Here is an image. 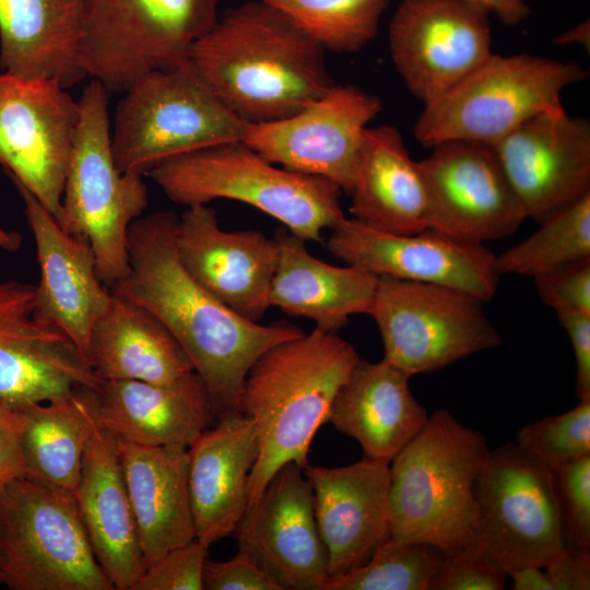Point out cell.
Here are the masks:
<instances>
[{
    "instance_id": "obj_1",
    "label": "cell",
    "mask_w": 590,
    "mask_h": 590,
    "mask_svg": "<svg viewBox=\"0 0 590 590\" xmlns=\"http://www.w3.org/2000/svg\"><path fill=\"white\" fill-rule=\"evenodd\" d=\"M177 219L172 211H158L131 224L129 271L109 290L149 310L170 331L203 381L217 417L238 413L256 361L304 332L288 323L247 320L199 285L176 253Z\"/></svg>"
},
{
    "instance_id": "obj_2",
    "label": "cell",
    "mask_w": 590,
    "mask_h": 590,
    "mask_svg": "<svg viewBox=\"0 0 590 590\" xmlns=\"http://www.w3.org/2000/svg\"><path fill=\"white\" fill-rule=\"evenodd\" d=\"M324 49L257 0L229 9L191 47L188 62L248 123L290 117L334 83Z\"/></svg>"
},
{
    "instance_id": "obj_3",
    "label": "cell",
    "mask_w": 590,
    "mask_h": 590,
    "mask_svg": "<svg viewBox=\"0 0 590 590\" xmlns=\"http://www.w3.org/2000/svg\"><path fill=\"white\" fill-rule=\"evenodd\" d=\"M359 359L337 333L315 328L269 349L251 366L240 399V412L252 421L258 439L248 507L281 467L308 464L316 432Z\"/></svg>"
},
{
    "instance_id": "obj_4",
    "label": "cell",
    "mask_w": 590,
    "mask_h": 590,
    "mask_svg": "<svg viewBox=\"0 0 590 590\" xmlns=\"http://www.w3.org/2000/svg\"><path fill=\"white\" fill-rule=\"evenodd\" d=\"M489 447L449 411H434L389 463L391 535L441 552L468 542L477 521L476 479Z\"/></svg>"
},
{
    "instance_id": "obj_5",
    "label": "cell",
    "mask_w": 590,
    "mask_h": 590,
    "mask_svg": "<svg viewBox=\"0 0 590 590\" xmlns=\"http://www.w3.org/2000/svg\"><path fill=\"white\" fill-rule=\"evenodd\" d=\"M150 176L174 203L192 206L228 199L278 220L306 241L345 217L342 190L322 177L278 167L243 142L193 151L153 168Z\"/></svg>"
},
{
    "instance_id": "obj_6",
    "label": "cell",
    "mask_w": 590,
    "mask_h": 590,
    "mask_svg": "<svg viewBox=\"0 0 590 590\" xmlns=\"http://www.w3.org/2000/svg\"><path fill=\"white\" fill-rule=\"evenodd\" d=\"M109 91L97 80L84 87L61 198L59 225L86 238L97 274L110 288L129 271V229L143 215V176L116 166L108 116Z\"/></svg>"
},
{
    "instance_id": "obj_7",
    "label": "cell",
    "mask_w": 590,
    "mask_h": 590,
    "mask_svg": "<svg viewBox=\"0 0 590 590\" xmlns=\"http://www.w3.org/2000/svg\"><path fill=\"white\" fill-rule=\"evenodd\" d=\"M587 76L575 61L492 52L450 91L424 105L415 138L430 148L449 141L493 145L526 120L564 109L563 91Z\"/></svg>"
},
{
    "instance_id": "obj_8",
    "label": "cell",
    "mask_w": 590,
    "mask_h": 590,
    "mask_svg": "<svg viewBox=\"0 0 590 590\" xmlns=\"http://www.w3.org/2000/svg\"><path fill=\"white\" fill-rule=\"evenodd\" d=\"M247 126L188 62L149 72L125 91L116 108L111 149L121 173L144 176L180 155L241 142Z\"/></svg>"
},
{
    "instance_id": "obj_9",
    "label": "cell",
    "mask_w": 590,
    "mask_h": 590,
    "mask_svg": "<svg viewBox=\"0 0 590 590\" xmlns=\"http://www.w3.org/2000/svg\"><path fill=\"white\" fill-rule=\"evenodd\" d=\"M0 586L116 590L96 559L72 493L26 475L0 491Z\"/></svg>"
},
{
    "instance_id": "obj_10",
    "label": "cell",
    "mask_w": 590,
    "mask_h": 590,
    "mask_svg": "<svg viewBox=\"0 0 590 590\" xmlns=\"http://www.w3.org/2000/svg\"><path fill=\"white\" fill-rule=\"evenodd\" d=\"M80 63L109 92L188 63L217 20L219 0H82Z\"/></svg>"
},
{
    "instance_id": "obj_11",
    "label": "cell",
    "mask_w": 590,
    "mask_h": 590,
    "mask_svg": "<svg viewBox=\"0 0 590 590\" xmlns=\"http://www.w3.org/2000/svg\"><path fill=\"white\" fill-rule=\"evenodd\" d=\"M484 303L455 287L380 276L368 315L384 359L412 377L500 345Z\"/></svg>"
},
{
    "instance_id": "obj_12",
    "label": "cell",
    "mask_w": 590,
    "mask_h": 590,
    "mask_svg": "<svg viewBox=\"0 0 590 590\" xmlns=\"http://www.w3.org/2000/svg\"><path fill=\"white\" fill-rule=\"evenodd\" d=\"M472 540L507 571L544 566L565 546L551 468L516 442L491 450L476 479Z\"/></svg>"
},
{
    "instance_id": "obj_13",
    "label": "cell",
    "mask_w": 590,
    "mask_h": 590,
    "mask_svg": "<svg viewBox=\"0 0 590 590\" xmlns=\"http://www.w3.org/2000/svg\"><path fill=\"white\" fill-rule=\"evenodd\" d=\"M491 11L472 0H402L389 24L392 62L424 105L492 54Z\"/></svg>"
},
{
    "instance_id": "obj_14",
    "label": "cell",
    "mask_w": 590,
    "mask_h": 590,
    "mask_svg": "<svg viewBox=\"0 0 590 590\" xmlns=\"http://www.w3.org/2000/svg\"><path fill=\"white\" fill-rule=\"evenodd\" d=\"M79 119V102L57 81L0 72V167L57 222Z\"/></svg>"
},
{
    "instance_id": "obj_15",
    "label": "cell",
    "mask_w": 590,
    "mask_h": 590,
    "mask_svg": "<svg viewBox=\"0 0 590 590\" xmlns=\"http://www.w3.org/2000/svg\"><path fill=\"white\" fill-rule=\"evenodd\" d=\"M381 101L352 84H333L294 115L248 123L241 142L284 168L322 177L350 194L365 130Z\"/></svg>"
},
{
    "instance_id": "obj_16",
    "label": "cell",
    "mask_w": 590,
    "mask_h": 590,
    "mask_svg": "<svg viewBox=\"0 0 590 590\" xmlns=\"http://www.w3.org/2000/svg\"><path fill=\"white\" fill-rule=\"evenodd\" d=\"M418 165L429 229L484 244L511 235L527 219L489 144L439 143Z\"/></svg>"
},
{
    "instance_id": "obj_17",
    "label": "cell",
    "mask_w": 590,
    "mask_h": 590,
    "mask_svg": "<svg viewBox=\"0 0 590 590\" xmlns=\"http://www.w3.org/2000/svg\"><path fill=\"white\" fill-rule=\"evenodd\" d=\"M330 231L326 246L331 255L378 278L446 285L485 303L496 293L495 255L484 244L458 240L429 228L390 233L353 217L342 219Z\"/></svg>"
},
{
    "instance_id": "obj_18",
    "label": "cell",
    "mask_w": 590,
    "mask_h": 590,
    "mask_svg": "<svg viewBox=\"0 0 590 590\" xmlns=\"http://www.w3.org/2000/svg\"><path fill=\"white\" fill-rule=\"evenodd\" d=\"M492 146L527 219L540 223L590 192V121L565 108L526 120Z\"/></svg>"
},
{
    "instance_id": "obj_19",
    "label": "cell",
    "mask_w": 590,
    "mask_h": 590,
    "mask_svg": "<svg viewBox=\"0 0 590 590\" xmlns=\"http://www.w3.org/2000/svg\"><path fill=\"white\" fill-rule=\"evenodd\" d=\"M99 381L75 344L35 315V284L0 282V400L22 408Z\"/></svg>"
},
{
    "instance_id": "obj_20",
    "label": "cell",
    "mask_w": 590,
    "mask_h": 590,
    "mask_svg": "<svg viewBox=\"0 0 590 590\" xmlns=\"http://www.w3.org/2000/svg\"><path fill=\"white\" fill-rule=\"evenodd\" d=\"M177 257L189 275L240 317L259 322L271 307L269 293L278 246L260 231H224L214 208L187 206L175 228Z\"/></svg>"
},
{
    "instance_id": "obj_21",
    "label": "cell",
    "mask_w": 590,
    "mask_h": 590,
    "mask_svg": "<svg viewBox=\"0 0 590 590\" xmlns=\"http://www.w3.org/2000/svg\"><path fill=\"white\" fill-rule=\"evenodd\" d=\"M284 589L322 590L328 555L315 516L314 492L295 462L281 467L235 532Z\"/></svg>"
},
{
    "instance_id": "obj_22",
    "label": "cell",
    "mask_w": 590,
    "mask_h": 590,
    "mask_svg": "<svg viewBox=\"0 0 590 590\" xmlns=\"http://www.w3.org/2000/svg\"><path fill=\"white\" fill-rule=\"evenodd\" d=\"M12 182L24 202L36 246L35 315L62 331L86 359L92 330L113 294L98 278L88 240L64 231L27 189Z\"/></svg>"
},
{
    "instance_id": "obj_23",
    "label": "cell",
    "mask_w": 590,
    "mask_h": 590,
    "mask_svg": "<svg viewBox=\"0 0 590 590\" xmlns=\"http://www.w3.org/2000/svg\"><path fill=\"white\" fill-rule=\"evenodd\" d=\"M317 526L337 577L365 564L391 535L389 463L364 458L340 468L307 464Z\"/></svg>"
},
{
    "instance_id": "obj_24",
    "label": "cell",
    "mask_w": 590,
    "mask_h": 590,
    "mask_svg": "<svg viewBox=\"0 0 590 590\" xmlns=\"http://www.w3.org/2000/svg\"><path fill=\"white\" fill-rule=\"evenodd\" d=\"M76 391L97 426L138 445L188 448L217 420L198 374L170 386L99 379Z\"/></svg>"
},
{
    "instance_id": "obj_25",
    "label": "cell",
    "mask_w": 590,
    "mask_h": 590,
    "mask_svg": "<svg viewBox=\"0 0 590 590\" xmlns=\"http://www.w3.org/2000/svg\"><path fill=\"white\" fill-rule=\"evenodd\" d=\"M75 505L97 562L116 590H132L145 566L116 436L92 418Z\"/></svg>"
},
{
    "instance_id": "obj_26",
    "label": "cell",
    "mask_w": 590,
    "mask_h": 590,
    "mask_svg": "<svg viewBox=\"0 0 590 590\" xmlns=\"http://www.w3.org/2000/svg\"><path fill=\"white\" fill-rule=\"evenodd\" d=\"M189 492L196 539L211 544L234 534L248 508V481L258 457L252 421L219 416L188 447Z\"/></svg>"
},
{
    "instance_id": "obj_27",
    "label": "cell",
    "mask_w": 590,
    "mask_h": 590,
    "mask_svg": "<svg viewBox=\"0 0 590 590\" xmlns=\"http://www.w3.org/2000/svg\"><path fill=\"white\" fill-rule=\"evenodd\" d=\"M116 444L146 568L196 539L188 448Z\"/></svg>"
},
{
    "instance_id": "obj_28",
    "label": "cell",
    "mask_w": 590,
    "mask_h": 590,
    "mask_svg": "<svg viewBox=\"0 0 590 590\" xmlns=\"http://www.w3.org/2000/svg\"><path fill=\"white\" fill-rule=\"evenodd\" d=\"M410 378L384 358L359 359L338 391L326 423L356 439L364 458L390 463L429 416L413 396Z\"/></svg>"
},
{
    "instance_id": "obj_29",
    "label": "cell",
    "mask_w": 590,
    "mask_h": 590,
    "mask_svg": "<svg viewBox=\"0 0 590 590\" xmlns=\"http://www.w3.org/2000/svg\"><path fill=\"white\" fill-rule=\"evenodd\" d=\"M278 262L269 303L292 317L315 321L317 329L337 333L349 318L369 314L378 276L357 267L329 264L306 248V240L281 226L275 231Z\"/></svg>"
},
{
    "instance_id": "obj_30",
    "label": "cell",
    "mask_w": 590,
    "mask_h": 590,
    "mask_svg": "<svg viewBox=\"0 0 590 590\" xmlns=\"http://www.w3.org/2000/svg\"><path fill=\"white\" fill-rule=\"evenodd\" d=\"M82 12V0H0V69L64 88L83 80Z\"/></svg>"
},
{
    "instance_id": "obj_31",
    "label": "cell",
    "mask_w": 590,
    "mask_h": 590,
    "mask_svg": "<svg viewBox=\"0 0 590 590\" xmlns=\"http://www.w3.org/2000/svg\"><path fill=\"white\" fill-rule=\"evenodd\" d=\"M86 361L102 380L170 386L197 374L182 346L153 314L115 295L92 330Z\"/></svg>"
},
{
    "instance_id": "obj_32",
    "label": "cell",
    "mask_w": 590,
    "mask_h": 590,
    "mask_svg": "<svg viewBox=\"0 0 590 590\" xmlns=\"http://www.w3.org/2000/svg\"><path fill=\"white\" fill-rule=\"evenodd\" d=\"M349 196L353 219L368 226L397 234L427 228L422 172L393 126L365 130Z\"/></svg>"
},
{
    "instance_id": "obj_33",
    "label": "cell",
    "mask_w": 590,
    "mask_h": 590,
    "mask_svg": "<svg viewBox=\"0 0 590 590\" xmlns=\"http://www.w3.org/2000/svg\"><path fill=\"white\" fill-rule=\"evenodd\" d=\"M26 476L74 493L92 428V416L75 390L67 397L20 408Z\"/></svg>"
},
{
    "instance_id": "obj_34",
    "label": "cell",
    "mask_w": 590,
    "mask_h": 590,
    "mask_svg": "<svg viewBox=\"0 0 590 590\" xmlns=\"http://www.w3.org/2000/svg\"><path fill=\"white\" fill-rule=\"evenodd\" d=\"M529 237L495 256V271L536 278L590 257V192L553 213Z\"/></svg>"
},
{
    "instance_id": "obj_35",
    "label": "cell",
    "mask_w": 590,
    "mask_h": 590,
    "mask_svg": "<svg viewBox=\"0 0 590 590\" xmlns=\"http://www.w3.org/2000/svg\"><path fill=\"white\" fill-rule=\"evenodd\" d=\"M333 52H354L375 39L390 0H260Z\"/></svg>"
},
{
    "instance_id": "obj_36",
    "label": "cell",
    "mask_w": 590,
    "mask_h": 590,
    "mask_svg": "<svg viewBox=\"0 0 590 590\" xmlns=\"http://www.w3.org/2000/svg\"><path fill=\"white\" fill-rule=\"evenodd\" d=\"M440 559L436 546L390 535L365 564L328 577L322 590H428Z\"/></svg>"
},
{
    "instance_id": "obj_37",
    "label": "cell",
    "mask_w": 590,
    "mask_h": 590,
    "mask_svg": "<svg viewBox=\"0 0 590 590\" xmlns=\"http://www.w3.org/2000/svg\"><path fill=\"white\" fill-rule=\"evenodd\" d=\"M556 416L529 423L516 444L548 468L590 455V399Z\"/></svg>"
},
{
    "instance_id": "obj_38",
    "label": "cell",
    "mask_w": 590,
    "mask_h": 590,
    "mask_svg": "<svg viewBox=\"0 0 590 590\" xmlns=\"http://www.w3.org/2000/svg\"><path fill=\"white\" fill-rule=\"evenodd\" d=\"M507 579L504 567L470 539L441 552L428 590H503Z\"/></svg>"
},
{
    "instance_id": "obj_39",
    "label": "cell",
    "mask_w": 590,
    "mask_h": 590,
    "mask_svg": "<svg viewBox=\"0 0 590 590\" xmlns=\"http://www.w3.org/2000/svg\"><path fill=\"white\" fill-rule=\"evenodd\" d=\"M567 547L590 551V455L551 469Z\"/></svg>"
},
{
    "instance_id": "obj_40",
    "label": "cell",
    "mask_w": 590,
    "mask_h": 590,
    "mask_svg": "<svg viewBox=\"0 0 590 590\" xmlns=\"http://www.w3.org/2000/svg\"><path fill=\"white\" fill-rule=\"evenodd\" d=\"M209 546L194 539L148 566L132 590H202Z\"/></svg>"
},
{
    "instance_id": "obj_41",
    "label": "cell",
    "mask_w": 590,
    "mask_h": 590,
    "mask_svg": "<svg viewBox=\"0 0 590 590\" xmlns=\"http://www.w3.org/2000/svg\"><path fill=\"white\" fill-rule=\"evenodd\" d=\"M541 300L556 311L590 314V257L533 278Z\"/></svg>"
},
{
    "instance_id": "obj_42",
    "label": "cell",
    "mask_w": 590,
    "mask_h": 590,
    "mask_svg": "<svg viewBox=\"0 0 590 590\" xmlns=\"http://www.w3.org/2000/svg\"><path fill=\"white\" fill-rule=\"evenodd\" d=\"M203 589L284 590V587L250 550L238 546V552L229 559L222 562L206 559L203 570Z\"/></svg>"
},
{
    "instance_id": "obj_43",
    "label": "cell",
    "mask_w": 590,
    "mask_h": 590,
    "mask_svg": "<svg viewBox=\"0 0 590 590\" xmlns=\"http://www.w3.org/2000/svg\"><path fill=\"white\" fill-rule=\"evenodd\" d=\"M24 422L20 408L0 400V491L25 474L22 450Z\"/></svg>"
},
{
    "instance_id": "obj_44",
    "label": "cell",
    "mask_w": 590,
    "mask_h": 590,
    "mask_svg": "<svg viewBox=\"0 0 590 590\" xmlns=\"http://www.w3.org/2000/svg\"><path fill=\"white\" fill-rule=\"evenodd\" d=\"M556 315L569 337L575 355L576 396L579 400L590 399V314L559 310Z\"/></svg>"
},
{
    "instance_id": "obj_45",
    "label": "cell",
    "mask_w": 590,
    "mask_h": 590,
    "mask_svg": "<svg viewBox=\"0 0 590 590\" xmlns=\"http://www.w3.org/2000/svg\"><path fill=\"white\" fill-rule=\"evenodd\" d=\"M542 568L550 590L590 589V551L565 546Z\"/></svg>"
},
{
    "instance_id": "obj_46",
    "label": "cell",
    "mask_w": 590,
    "mask_h": 590,
    "mask_svg": "<svg viewBox=\"0 0 590 590\" xmlns=\"http://www.w3.org/2000/svg\"><path fill=\"white\" fill-rule=\"evenodd\" d=\"M486 7L504 24L516 25L526 20L530 9L524 0H472Z\"/></svg>"
},
{
    "instance_id": "obj_47",
    "label": "cell",
    "mask_w": 590,
    "mask_h": 590,
    "mask_svg": "<svg viewBox=\"0 0 590 590\" xmlns=\"http://www.w3.org/2000/svg\"><path fill=\"white\" fill-rule=\"evenodd\" d=\"M514 590H550L542 566H521L508 571Z\"/></svg>"
},
{
    "instance_id": "obj_48",
    "label": "cell",
    "mask_w": 590,
    "mask_h": 590,
    "mask_svg": "<svg viewBox=\"0 0 590 590\" xmlns=\"http://www.w3.org/2000/svg\"><path fill=\"white\" fill-rule=\"evenodd\" d=\"M558 45L577 44L589 49L590 47V26L589 20L579 23L577 26L562 33L555 38Z\"/></svg>"
},
{
    "instance_id": "obj_49",
    "label": "cell",
    "mask_w": 590,
    "mask_h": 590,
    "mask_svg": "<svg viewBox=\"0 0 590 590\" xmlns=\"http://www.w3.org/2000/svg\"><path fill=\"white\" fill-rule=\"evenodd\" d=\"M22 237L16 232H11L0 226V249L14 252L21 248Z\"/></svg>"
}]
</instances>
